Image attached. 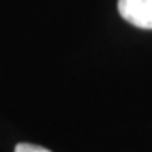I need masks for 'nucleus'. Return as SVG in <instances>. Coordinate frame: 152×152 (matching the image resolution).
I'll return each instance as SVG.
<instances>
[{
	"label": "nucleus",
	"instance_id": "f03ea898",
	"mask_svg": "<svg viewBox=\"0 0 152 152\" xmlns=\"http://www.w3.org/2000/svg\"><path fill=\"white\" fill-rule=\"evenodd\" d=\"M15 152H51L48 151L46 147H41V145H34V144H17L15 145Z\"/></svg>",
	"mask_w": 152,
	"mask_h": 152
},
{
	"label": "nucleus",
	"instance_id": "f257e3e1",
	"mask_svg": "<svg viewBox=\"0 0 152 152\" xmlns=\"http://www.w3.org/2000/svg\"><path fill=\"white\" fill-rule=\"evenodd\" d=\"M118 12L139 29H152V0H118Z\"/></svg>",
	"mask_w": 152,
	"mask_h": 152
}]
</instances>
